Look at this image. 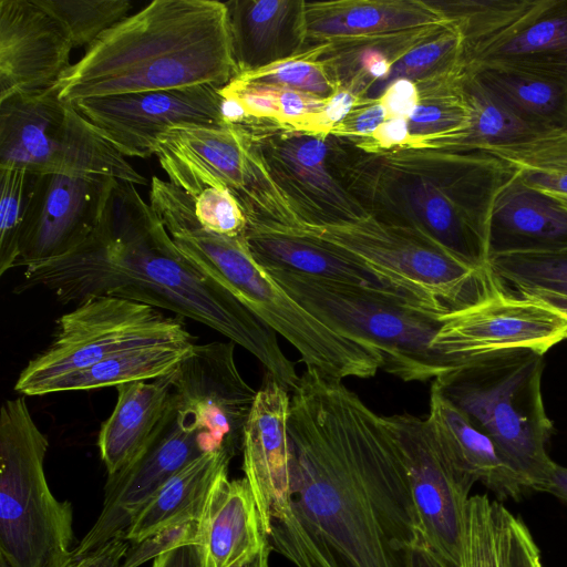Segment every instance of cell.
Returning a JSON list of instances; mask_svg holds the SVG:
<instances>
[{
	"label": "cell",
	"mask_w": 567,
	"mask_h": 567,
	"mask_svg": "<svg viewBox=\"0 0 567 567\" xmlns=\"http://www.w3.org/2000/svg\"><path fill=\"white\" fill-rule=\"evenodd\" d=\"M271 545H268L258 556L237 567H269V553Z\"/></svg>",
	"instance_id": "obj_56"
},
{
	"label": "cell",
	"mask_w": 567,
	"mask_h": 567,
	"mask_svg": "<svg viewBox=\"0 0 567 567\" xmlns=\"http://www.w3.org/2000/svg\"><path fill=\"white\" fill-rule=\"evenodd\" d=\"M289 435L292 502L284 522L338 567H404L405 553L424 542L384 416L342 380L307 369L292 390Z\"/></svg>",
	"instance_id": "obj_1"
},
{
	"label": "cell",
	"mask_w": 567,
	"mask_h": 567,
	"mask_svg": "<svg viewBox=\"0 0 567 567\" xmlns=\"http://www.w3.org/2000/svg\"><path fill=\"white\" fill-rule=\"evenodd\" d=\"M336 176L365 212L411 228L476 269L488 267L497 197L516 169L484 151L401 147L365 152L330 135Z\"/></svg>",
	"instance_id": "obj_3"
},
{
	"label": "cell",
	"mask_w": 567,
	"mask_h": 567,
	"mask_svg": "<svg viewBox=\"0 0 567 567\" xmlns=\"http://www.w3.org/2000/svg\"><path fill=\"white\" fill-rule=\"evenodd\" d=\"M238 75L225 2L154 0L89 48L55 83L66 103L91 97L225 86Z\"/></svg>",
	"instance_id": "obj_4"
},
{
	"label": "cell",
	"mask_w": 567,
	"mask_h": 567,
	"mask_svg": "<svg viewBox=\"0 0 567 567\" xmlns=\"http://www.w3.org/2000/svg\"><path fill=\"white\" fill-rule=\"evenodd\" d=\"M517 292L533 297L567 317V296L542 289H524Z\"/></svg>",
	"instance_id": "obj_54"
},
{
	"label": "cell",
	"mask_w": 567,
	"mask_h": 567,
	"mask_svg": "<svg viewBox=\"0 0 567 567\" xmlns=\"http://www.w3.org/2000/svg\"><path fill=\"white\" fill-rule=\"evenodd\" d=\"M158 217L181 254L290 342L307 369L342 380L371 378L382 368L375 350L342 337L300 306L255 259L245 235L206 229L187 195L165 200Z\"/></svg>",
	"instance_id": "obj_5"
},
{
	"label": "cell",
	"mask_w": 567,
	"mask_h": 567,
	"mask_svg": "<svg viewBox=\"0 0 567 567\" xmlns=\"http://www.w3.org/2000/svg\"><path fill=\"white\" fill-rule=\"evenodd\" d=\"M509 511L486 495L471 496L462 567H505Z\"/></svg>",
	"instance_id": "obj_40"
},
{
	"label": "cell",
	"mask_w": 567,
	"mask_h": 567,
	"mask_svg": "<svg viewBox=\"0 0 567 567\" xmlns=\"http://www.w3.org/2000/svg\"><path fill=\"white\" fill-rule=\"evenodd\" d=\"M194 342L182 317L116 297H93L56 320L51 343L31 359L14 384L23 395H40L50 381L89 368L125 349Z\"/></svg>",
	"instance_id": "obj_11"
},
{
	"label": "cell",
	"mask_w": 567,
	"mask_h": 567,
	"mask_svg": "<svg viewBox=\"0 0 567 567\" xmlns=\"http://www.w3.org/2000/svg\"><path fill=\"white\" fill-rule=\"evenodd\" d=\"M481 151L509 164L527 186L567 195V126Z\"/></svg>",
	"instance_id": "obj_37"
},
{
	"label": "cell",
	"mask_w": 567,
	"mask_h": 567,
	"mask_svg": "<svg viewBox=\"0 0 567 567\" xmlns=\"http://www.w3.org/2000/svg\"><path fill=\"white\" fill-rule=\"evenodd\" d=\"M290 208L312 221L350 220L368 214L336 176L329 135L259 121L240 124Z\"/></svg>",
	"instance_id": "obj_14"
},
{
	"label": "cell",
	"mask_w": 567,
	"mask_h": 567,
	"mask_svg": "<svg viewBox=\"0 0 567 567\" xmlns=\"http://www.w3.org/2000/svg\"><path fill=\"white\" fill-rule=\"evenodd\" d=\"M35 287L63 303L116 297L172 311L243 347L286 389L299 382L276 332L181 254L135 184L114 179L87 238L62 257L27 267L14 291Z\"/></svg>",
	"instance_id": "obj_2"
},
{
	"label": "cell",
	"mask_w": 567,
	"mask_h": 567,
	"mask_svg": "<svg viewBox=\"0 0 567 567\" xmlns=\"http://www.w3.org/2000/svg\"><path fill=\"white\" fill-rule=\"evenodd\" d=\"M247 217L311 238L390 277L417 287L455 310L482 299L495 275L476 269L422 234L370 214L350 220L312 221L298 216L267 177Z\"/></svg>",
	"instance_id": "obj_6"
},
{
	"label": "cell",
	"mask_w": 567,
	"mask_h": 567,
	"mask_svg": "<svg viewBox=\"0 0 567 567\" xmlns=\"http://www.w3.org/2000/svg\"><path fill=\"white\" fill-rule=\"evenodd\" d=\"M202 518V517H200ZM200 518L181 520L132 543L121 567H140L151 559L186 545H199Z\"/></svg>",
	"instance_id": "obj_45"
},
{
	"label": "cell",
	"mask_w": 567,
	"mask_h": 567,
	"mask_svg": "<svg viewBox=\"0 0 567 567\" xmlns=\"http://www.w3.org/2000/svg\"><path fill=\"white\" fill-rule=\"evenodd\" d=\"M488 267L516 290L542 289L567 296V249L494 256Z\"/></svg>",
	"instance_id": "obj_42"
},
{
	"label": "cell",
	"mask_w": 567,
	"mask_h": 567,
	"mask_svg": "<svg viewBox=\"0 0 567 567\" xmlns=\"http://www.w3.org/2000/svg\"><path fill=\"white\" fill-rule=\"evenodd\" d=\"M49 442L23 396L0 412V556L10 567H64L72 558L73 511L47 482Z\"/></svg>",
	"instance_id": "obj_9"
},
{
	"label": "cell",
	"mask_w": 567,
	"mask_h": 567,
	"mask_svg": "<svg viewBox=\"0 0 567 567\" xmlns=\"http://www.w3.org/2000/svg\"><path fill=\"white\" fill-rule=\"evenodd\" d=\"M540 492L549 493L567 503V467L554 463Z\"/></svg>",
	"instance_id": "obj_53"
},
{
	"label": "cell",
	"mask_w": 567,
	"mask_h": 567,
	"mask_svg": "<svg viewBox=\"0 0 567 567\" xmlns=\"http://www.w3.org/2000/svg\"><path fill=\"white\" fill-rule=\"evenodd\" d=\"M505 567H544L540 550L526 524L509 512Z\"/></svg>",
	"instance_id": "obj_47"
},
{
	"label": "cell",
	"mask_w": 567,
	"mask_h": 567,
	"mask_svg": "<svg viewBox=\"0 0 567 567\" xmlns=\"http://www.w3.org/2000/svg\"><path fill=\"white\" fill-rule=\"evenodd\" d=\"M543 193H545L546 195L551 197L557 204H559L561 207L567 209V195L566 194L548 193V192H543Z\"/></svg>",
	"instance_id": "obj_57"
},
{
	"label": "cell",
	"mask_w": 567,
	"mask_h": 567,
	"mask_svg": "<svg viewBox=\"0 0 567 567\" xmlns=\"http://www.w3.org/2000/svg\"><path fill=\"white\" fill-rule=\"evenodd\" d=\"M321 43L268 66L238 74L236 78L250 83L266 84L305 92L322 99L330 97L338 89L319 59Z\"/></svg>",
	"instance_id": "obj_43"
},
{
	"label": "cell",
	"mask_w": 567,
	"mask_h": 567,
	"mask_svg": "<svg viewBox=\"0 0 567 567\" xmlns=\"http://www.w3.org/2000/svg\"><path fill=\"white\" fill-rule=\"evenodd\" d=\"M220 86L197 85L76 101L72 106L122 155H155L172 128L223 127Z\"/></svg>",
	"instance_id": "obj_15"
},
{
	"label": "cell",
	"mask_w": 567,
	"mask_h": 567,
	"mask_svg": "<svg viewBox=\"0 0 567 567\" xmlns=\"http://www.w3.org/2000/svg\"><path fill=\"white\" fill-rule=\"evenodd\" d=\"M360 103V100L343 89L337 91L327 99L321 112L315 117L311 132L312 134L330 135L347 115Z\"/></svg>",
	"instance_id": "obj_48"
},
{
	"label": "cell",
	"mask_w": 567,
	"mask_h": 567,
	"mask_svg": "<svg viewBox=\"0 0 567 567\" xmlns=\"http://www.w3.org/2000/svg\"><path fill=\"white\" fill-rule=\"evenodd\" d=\"M266 270L321 322L375 350L381 369L403 381L436 379L457 365L432 349L441 315L373 290L279 269Z\"/></svg>",
	"instance_id": "obj_10"
},
{
	"label": "cell",
	"mask_w": 567,
	"mask_h": 567,
	"mask_svg": "<svg viewBox=\"0 0 567 567\" xmlns=\"http://www.w3.org/2000/svg\"><path fill=\"white\" fill-rule=\"evenodd\" d=\"M404 567H454L425 544H420L405 553Z\"/></svg>",
	"instance_id": "obj_52"
},
{
	"label": "cell",
	"mask_w": 567,
	"mask_h": 567,
	"mask_svg": "<svg viewBox=\"0 0 567 567\" xmlns=\"http://www.w3.org/2000/svg\"><path fill=\"white\" fill-rule=\"evenodd\" d=\"M463 65L517 70L567 82V0H537L514 28L466 54Z\"/></svg>",
	"instance_id": "obj_22"
},
{
	"label": "cell",
	"mask_w": 567,
	"mask_h": 567,
	"mask_svg": "<svg viewBox=\"0 0 567 567\" xmlns=\"http://www.w3.org/2000/svg\"><path fill=\"white\" fill-rule=\"evenodd\" d=\"M152 567H203L197 545H186L167 551L153 560Z\"/></svg>",
	"instance_id": "obj_51"
},
{
	"label": "cell",
	"mask_w": 567,
	"mask_h": 567,
	"mask_svg": "<svg viewBox=\"0 0 567 567\" xmlns=\"http://www.w3.org/2000/svg\"><path fill=\"white\" fill-rule=\"evenodd\" d=\"M71 104L54 84L0 100V168L52 172L65 141Z\"/></svg>",
	"instance_id": "obj_21"
},
{
	"label": "cell",
	"mask_w": 567,
	"mask_h": 567,
	"mask_svg": "<svg viewBox=\"0 0 567 567\" xmlns=\"http://www.w3.org/2000/svg\"><path fill=\"white\" fill-rule=\"evenodd\" d=\"M307 48L350 37L396 32L449 21L429 0L306 1Z\"/></svg>",
	"instance_id": "obj_27"
},
{
	"label": "cell",
	"mask_w": 567,
	"mask_h": 567,
	"mask_svg": "<svg viewBox=\"0 0 567 567\" xmlns=\"http://www.w3.org/2000/svg\"><path fill=\"white\" fill-rule=\"evenodd\" d=\"M235 344H195L175 369L173 381V404L179 416L200 433L208 452L223 451L231 457L243 449L257 394L237 368Z\"/></svg>",
	"instance_id": "obj_16"
},
{
	"label": "cell",
	"mask_w": 567,
	"mask_h": 567,
	"mask_svg": "<svg viewBox=\"0 0 567 567\" xmlns=\"http://www.w3.org/2000/svg\"><path fill=\"white\" fill-rule=\"evenodd\" d=\"M398 444L424 544L462 567L470 493L477 480L447 451L427 417L384 416Z\"/></svg>",
	"instance_id": "obj_12"
},
{
	"label": "cell",
	"mask_w": 567,
	"mask_h": 567,
	"mask_svg": "<svg viewBox=\"0 0 567 567\" xmlns=\"http://www.w3.org/2000/svg\"><path fill=\"white\" fill-rule=\"evenodd\" d=\"M564 249H567V209L545 193L527 186L516 173L494 205L489 258Z\"/></svg>",
	"instance_id": "obj_25"
},
{
	"label": "cell",
	"mask_w": 567,
	"mask_h": 567,
	"mask_svg": "<svg viewBox=\"0 0 567 567\" xmlns=\"http://www.w3.org/2000/svg\"><path fill=\"white\" fill-rule=\"evenodd\" d=\"M169 131L225 182L243 206L256 189L261 173V159L247 132L239 125Z\"/></svg>",
	"instance_id": "obj_34"
},
{
	"label": "cell",
	"mask_w": 567,
	"mask_h": 567,
	"mask_svg": "<svg viewBox=\"0 0 567 567\" xmlns=\"http://www.w3.org/2000/svg\"><path fill=\"white\" fill-rule=\"evenodd\" d=\"M465 70L536 132L567 126V82L501 68Z\"/></svg>",
	"instance_id": "obj_33"
},
{
	"label": "cell",
	"mask_w": 567,
	"mask_h": 567,
	"mask_svg": "<svg viewBox=\"0 0 567 567\" xmlns=\"http://www.w3.org/2000/svg\"><path fill=\"white\" fill-rule=\"evenodd\" d=\"M426 417L453 457L499 499H518L528 489L493 441L433 384Z\"/></svg>",
	"instance_id": "obj_29"
},
{
	"label": "cell",
	"mask_w": 567,
	"mask_h": 567,
	"mask_svg": "<svg viewBox=\"0 0 567 567\" xmlns=\"http://www.w3.org/2000/svg\"><path fill=\"white\" fill-rule=\"evenodd\" d=\"M155 155L173 185L192 199L199 223L230 237L245 235L247 217L225 182L172 131L161 136Z\"/></svg>",
	"instance_id": "obj_28"
},
{
	"label": "cell",
	"mask_w": 567,
	"mask_h": 567,
	"mask_svg": "<svg viewBox=\"0 0 567 567\" xmlns=\"http://www.w3.org/2000/svg\"><path fill=\"white\" fill-rule=\"evenodd\" d=\"M245 240L251 255L265 269H279L373 290L441 316L451 311L436 297L417 287L265 219L247 217Z\"/></svg>",
	"instance_id": "obj_18"
},
{
	"label": "cell",
	"mask_w": 567,
	"mask_h": 567,
	"mask_svg": "<svg viewBox=\"0 0 567 567\" xmlns=\"http://www.w3.org/2000/svg\"><path fill=\"white\" fill-rule=\"evenodd\" d=\"M463 55V37L455 25L447 22L404 53L388 74L364 93L360 102L378 100L396 81L419 83L457 72L464 68Z\"/></svg>",
	"instance_id": "obj_38"
},
{
	"label": "cell",
	"mask_w": 567,
	"mask_h": 567,
	"mask_svg": "<svg viewBox=\"0 0 567 567\" xmlns=\"http://www.w3.org/2000/svg\"><path fill=\"white\" fill-rule=\"evenodd\" d=\"M463 72L415 83L419 100L408 117L410 147L439 146L465 130L470 110L461 89Z\"/></svg>",
	"instance_id": "obj_36"
},
{
	"label": "cell",
	"mask_w": 567,
	"mask_h": 567,
	"mask_svg": "<svg viewBox=\"0 0 567 567\" xmlns=\"http://www.w3.org/2000/svg\"><path fill=\"white\" fill-rule=\"evenodd\" d=\"M37 174L0 168V275L16 268Z\"/></svg>",
	"instance_id": "obj_41"
},
{
	"label": "cell",
	"mask_w": 567,
	"mask_h": 567,
	"mask_svg": "<svg viewBox=\"0 0 567 567\" xmlns=\"http://www.w3.org/2000/svg\"><path fill=\"white\" fill-rule=\"evenodd\" d=\"M174 371L154 380L116 386L115 406L97 437L107 475L135 460L159 431L173 405Z\"/></svg>",
	"instance_id": "obj_26"
},
{
	"label": "cell",
	"mask_w": 567,
	"mask_h": 567,
	"mask_svg": "<svg viewBox=\"0 0 567 567\" xmlns=\"http://www.w3.org/2000/svg\"><path fill=\"white\" fill-rule=\"evenodd\" d=\"M442 25L328 40L321 42L319 59L338 87L361 100L404 53Z\"/></svg>",
	"instance_id": "obj_30"
},
{
	"label": "cell",
	"mask_w": 567,
	"mask_h": 567,
	"mask_svg": "<svg viewBox=\"0 0 567 567\" xmlns=\"http://www.w3.org/2000/svg\"><path fill=\"white\" fill-rule=\"evenodd\" d=\"M505 286L495 276L482 299L442 316L432 349L452 363L461 364L520 349L545 354L567 339L565 315Z\"/></svg>",
	"instance_id": "obj_13"
},
{
	"label": "cell",
	"mask_w": 567,
	"mask_h": 567,
	"mask_svg": "<svg viewBox=\"0 0 567 567\" xmlns=\"http://www.w3.org/2000/svg\"><path fill=\"white\" fill-rule=\"evenodd\" d=\"M301 567H338L337 564L327 556L310 551L303 559Z\"/></svg>",
	"instance_id": "obj_55"
},
{
	"label": "cell",
	"mask_w": 567,
	"mask_h": 567,
	"mask_svg": "<svg viewBox=\"0 0 567 567\" xmlns=\"http://www.w3.org/2000/svg\"><path fill=\"white\" fill-rule=\"evenodd\" d=\"M206 452L200 433L178 415L173 404L150 445L122 470L107 475L101 513L74 547L72 558L123 537L164 484Z\"/></svg>",
	"instance_id": "obj_17"
},
{
	"label": "cell",
	"mask_w": 567,
	"mask_h": 567,
	"mask_svg": "<svg viewBox=\"0 0 567 567\" xmlns=\"http://www.w3.org/2000/svg\"><path fill=\"white\" fill-rule=\"evenodd\" d=\"M231 456L206 452L172 476L133 519L123 538L137 543L171 524L200 518L210 489L228 472Z\"/></svg>",
	"instance_id": "obj_31"
},
{
	"label": "cell",
	"mask_w": 567,
	"mask_h": 567,
	"mask_svg": "<svg viewBox=\"0 0 567 567\" xmlns=\"http://www.w3.org/2000/svg\"><path fill=\"white\" fill-rule=\"evenodd\" d=\"M128 547L127 540L117 537L87 554L71 558L64 567H121Z\"/></svg>",
	"instance_id": "obj_50"
},
{
	"label": "cell",
	"mask_w": 567,
	"mask_h": 567,
	"mask_svg": "<svg viewBox=\"0 0 567 567\" xmlns=\"http://www.w3.org/2000/svg\"><path fill=\"white\" fill-rule=\"evenodd\" d=\"M544 354L512 350L455 365L433 385L497 447L528 489L540 492L554 465L553 423L542 394Z\"/></svg>",
	"instance_id": "obj_7"
},
{
	"label": "cell",
	"mask_w": 567,
	"mask_h": 567,
	"mask_svg": "<svg viewBox=\"0 0 567 567\" xmlns=\"http://www.w3.org/2000/svg\"><path fill=\"white\" fill-rule=\"evenodd\" d=\"M461 89L470 110L468 124L462 132L433 147L481 151L538 133L465 69Z\"/></svg>",
	"instance_id": "obj_35"
},
{
	"label": "cell",
	"mask_w": 567,
	"mask_h": 567,
	"mask_svg": "<svg viewBox=\"0 0 567 567\" xmlns=\"http://www.w3.org/2000/svg\"><path fill=\"white\" fill-rule=\"evenodd\" d=\"M429 2L460 30L464 41V55H466L514 28L533 10L537 0H429Z\"/></svg>",
	"instance_id": "obj_39"
},
{
	"label": "cell",
	"mask_w": 567,
	"mask_h": 567,
	"mask_svg": "<svg viewBox=\"0 0 567 567\" xmlns=\"http://www.w3.org/2000/svg\"><path fill=\"white\" fill-rule=\"evenodd\" d=\"M65 27L73 48H89L101 34L126 18L130 0H38Z\"/></svg>",
	"instance_id": "obj_44"
},
{
	"label": "cell",
	"mask_w": 567,
	"mask_h": 567,
	"mask_svg": "<svg viewBox=\"0 0 567 567\" xmlns=\"http://www.w3.org/2000/svg\"><path fill=\"white\" fill-rule=\"evenodd\" d=\"M233 54L238 74L295 56L307 49L303 0H230Z\"/></svg>",
	"instance_id": "obj_23"
},
{
	"label": "cell",
	"mask_w": 567,
	"mask_h": 567,
	"mask_svg": "<svg viewBox=\"0 0 567 567\" xmlns=\"http://www.w3.org/2000/svg\"><path fill=\"white\" fill-rule=\"evenodd\" d=\"M290 400L267 374L244 432L243 470L268 536L275 523L291 515Z\"/></svg>",
	"instance_id": "obj_19"
},
{
	"label": "cell",
	"mask_w": 567,
	"mask_h": 567,
	"mask_svg": "<svg viewBox=\"0 0 567 567\" xmlns=\"http://www.w3.org/2000/svg\"><path fill=\"white\" fill-rule=\"evenodd\" d=\"M195 342L140 346L113 353L100 362L62 377L43 386L40 395L117 386L148 381L173 372L193 351Z\"/></svg>",
	"instance_id": "obj_32"
},
{
	"label": "cell",
	"mask_w": 567,
	"mask_h": 567,
	"mask_svg": "<svg viewBox=\"0 0 567 567\" xmlns=\"http://www.w3.org/2000/svg\"><path fill=\"white\" fill-rule=\"evenodd\" d=\"M379 99L385 107L388 118H408L419 100L417 87L412 81H396Z\"/></svg>",
	"instance_id": "obj_49"
},
{
	"label": "cell",
	"mask_w": 567,
	"mask_h": 567,
	"mask_svg": "<svg viewBox=\"0 0 567 567\" xmlns=\"http://www.w3.org/2000/svg\"><path fill=\"white\" fill-rule=\"evenodd\" d=\"M114 179L147 184L71 104L59 164L37 175L16 268L62 257L82 244L96 226Z\"/></svg>",
	"instance_id": "obj_8"
},
{
	"label": "cell",
	"mask_w": 567,
	"mask_h": 567,
	"mask_svg": "<svg viewBox=\"0 0 567 567\" xmlns=\"http://www.w3.org/2000/svg\"><path fill=\"white\" fill-rule=\"evenodd\" d=\"M72 49L63 23L38 0H0V100L53 86Z\"/></svg>",
	"instance_id": "obj_20"
},
{
	"label": "cell",
	"mask_w": 567,
	"mask_h": 567,
	"mask_svg": "<svg viewBox=\"0 0 567 567\" xmlns=\"http://www.w3.org/2000/svg\"><path fill=\"white\" fill-rule=\"evenodd\" d=\"M268 545L252 492L246 481L223 473L210 489L200 518L203 567H237Z\"/></svg>",
	"instance_id": "obj_24"
},
{
	"label": "cell",
	"mask_w": 567,
	"mask_h": 567,
	"mask_svg": "<svg viewBox=\"0 0 567 567\" xmlns=\"http://www.w3.org/2000/svg\"><path fill=\"white\" fill-rule=\"evenodd\" d=\"M388 114L380 99L360 102L330 135L357 143L369 138L386 121Z\"/></svg>",
	"instance_id": "obj_46"
}]
</instances>
